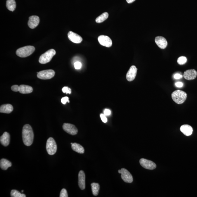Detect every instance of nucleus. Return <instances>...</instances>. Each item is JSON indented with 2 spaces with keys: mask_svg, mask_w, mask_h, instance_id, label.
Listing matches in <instances>:
<instances>
[{
  "mask_svg": "<svg viewBox=\"0 0 197 197\" xmlns=\"http://www.w3.org/2000/svg\"><path fill=\"white\" fill-rule=\"evenodd\" d=\"M23 141L27 146H30L33 143L34 137L33 129L30 125H25L22 131Z\"/></svg>",
  "mask_w": 197,
  "mask_h": 197,
  "instance_id": "1",
  "label": "nucleus"
},
{
  "mask_svg": "<svg viewBox=\"0 0 197 197\" xmlns=\"http://www.w3.org/2000/svg\"><path fill=\"white\" fill-rule=\"evenodd\" d=\"M172 98L176 103L182 104L186 101L187 98V94L183 91L177 90L172 93Z\"/></svg>",
  "mask_w": 197,
  "mask_h": 197,
  "instance_id": "2",
  "label": "nucleus"
},
{
  "mask_svg": "<svg viewBox=\"0 0 197 197\" xmlns=\"http://www.w3.org/2000/svg\"><path fill=\"white\" fill-rule=\"evenodd\" d=\"M35 50V48L33 46H27L18 49L16 53L18 56L24 58L31 55Z\"/></svg>",
  "mask_w": 197,
  "mask_h": 197,
  "instance_id": "3",
  "label": "nucleus"
},
{
  "mask_svg": "<svg viewBox=\"0 0 197 197\" xmlns=\"http://www.w3.org/2000/svg\"><path fill=\"white\" fill-rule=\"evenodd\" d=\"M56 54V51L54 49L48 50L39 57V63L42 64H45L49 62Z\"/></svg>",
  "mask_w": 197,
  "mask_h": 197,
  "instance_id": "4",
  "label": "nucleus"
},
{
  "mask_svg": "<svg viewBox=\"0 0 197 197\" xmlns=\"http://www.w3.org/2000/svg\"><path fill=\"white\" fill-rule=\"evenodd\" d=\"M46 149L48 154L53 155L56 153L57 150V146L55 140L53 138L50 137L46 142Z\"/></svg>",
  "mask_w": 197,
  "mask_h": 197,
  "instance_id": "5",
  "label": "nucleus"
},
{
  "mask_svg": "<svg viewBox=\"0 0 197 197\" xmlns=\"http://www.w3.org/2000/svg\"><path fill=\"white\" fill-rule=\"evenodd\" d=\"M55 75V72L52 70H42L37 72L38 78L42 80H48L52 78Z\"/></svg>",
  "mask_w": 197,
  "mask_h": 197,
  "instance_id": "6",
  "label": "nucleus"
},
{
  "mask_svg": "<svg viewBox=\"0 0 197 197\" xmlns=\"http://www.w3.org/2000/svg\"><path fill=\"white\" fill-rule=\"evenodd\" d=\"M141 165L144 168L148 170H153L156 167L155 163L146 159L141 158L139 160Z\"/></svg>",
  "mask_w": 197,
  "mask_h": 197,
  "instance_id": "7",
  "label": "nucleus"
},
{
  "mask_svg": "<svg viewBox=\"0 0 197 197\" xmlns=\"http://www.w3.org/2000/svg\"><path fill=\"white\" fill-rule=\"evenodd\" d=\"M98 40L99 44L102 46L110 48L112 45V41L109 37L101 35L98 37Z\"/></svg>",
  "mask_w": 197,
  "mask_h": 197,
  "instance_id": "8",
  "label": "nucleus"
},
{
  "mask_svg": "<svg viewBox=\"0 0 197 197\" xmlns=\"http://www.w3.org/2000/svg\"><path fill=\"white\" fill-rule=\"evenodd\" d=\"M63 128L65 131L70 135H75L78 133V130L76 126L70 123H64Z\"/></svg>",
  "mask_w": 197,
  "mask_h": 197,
  "instance_id": "9",
  "label": "nucleus"
},
{
  "mask_svg": "<svg viewBox=\"0 0 197 197\" xmlns=\"http://www.w3.org/2000/svg\"><path fill=\"white\" fill-rule=\"evenodd\" d=\"M120 170L121 172L120 174H121V177L122 180L126 183H132L133 182V179L130 172L125 168H122Z\"/></svg>",
  "mask_w": 197,
  "mask_h": 197,
  "instance_id": "10",
  "label": "nucleus"
},
{
  "mask_svg": "<svg viewBox=\"0 0 197 197\" xmlns=\"http://www.w3.org/2000/svg\"><path fill=\"white\" fill-rule=\"evenodd\" d=\"M137 68L134 65L130 67L126 76V79L129 82H132L134 80L137 73Z\"/></svg>",
  "mask_w": 197,
  "mask_h": 197,
  "instance_id": "11",
  "label": "nucleus"
},
{
  "mask_svg": "<svg viewBox=\"0 0 197 197\" xmlns=\"http://www.w3.org/2000/svg\"><path fill=\"white\" fill-rule=\"evenodd\" d=\"M39 18L37 16L33 15L29 18V20L28 22V25L29 27L32 29H34L37 27L39 24Z\"/></svg>",
  "mask_w": 197,
  "mask_h": 197,
  "instance_id": "12",
  "label": "nucleus"
},
{
  "mask_svg": "<svg viewBox=\"0 0 197 197\" xmlns=\"http://www.w3.org/2000/svg\"><path fill=\"white\" fill-rule=\"evenodd\" d=\"M68 36L69 39L74 43H80L83 41V39L81 37L77 34L72 31L69 32Z\"/></svg>",
  "mask_w": 197,
  "mask_h": 197,
  "instance_id": "13",
  "label": "nucleus"
},
{
  "mask_svg": "<svg viewBox=\"0 0 197 197\" xmlns=\"http://www.w3.org/2000/svg\"><path fill=\"white\" fill-rule=\"evenodd\" d=\"M155 41L156 44L161 49H165L167 46V41L165 38L163 37H157L155 38Z\"/></svg>",
  "mask_w": 197,
  "mask_h": 197,
  "instance_id": "14",
  "label": "nucleus"
},
{
  "mask_svg": "<svg viewBox=\"0 0 197 197\" xmlns=\"http://www.w3.org/2000/svg\"><path fill=\"white\" fill-rule=\"evenodd\" d=\"M197 73L196 70L192 69L186 70L184 73L183 76L187 80H192L196 78Z\"/></svg>",
  "mask_w": 197,
  "mask_h": 197,
  "instance_id": "15",
  "label": "nucleus"
},
{
  "mask_svg": "<svg viewBox=\"0 0 197 197\" xmlns=\"http://www.w3.org/2000/svg\"><path fill=\"white\" fill-rule=\"evenodd\" d=\"M85 174L83 170L79 172L78 175V184L82 190H84L86 187L85 183Z\"/></svg>",
  "mask_w": 197,
  "mask_h": 197,
  "instance_id": "16",
  "label": "nucleus"
},
{
  "mask_svg": "<svg viewBox=\"0 0 197 197\" xmlns=\"http://www.w3.org/2000/svg\"><path fill=\"white\" fill-rule=\"evenodd\" d=\"M10 135L7 132H4L0 138V142L1 145L4 146H8L10 142Z\"/></svg>",
  "mask_w": 197,
  "mask_h": 197,
  "instance_id": "17",
  "label": "nucleus"
},
{
  "mask_svg": "<svg viewBox=\"0 0 197 197\" xmlns=\"http://www.w3.org/2000/svg\"><path fill=\"white\" fill-rule=\"evenodd\" d=\"M180 130L184 134L187 136H191L193 133V130L192 127L188 125H184L182 126Z\"/></svg>",
  "mask_w": 197,
  "mask_h": 197,
  "instance_id": "18",
  "label": "nucleus"
},
{
  "mask_svg": "<svg viewBox=\"0 0 197 197\" xmlns=\"http://www.w3.org/2000/svg\"><path fill=\"white\" fill-rule=\"evenodd\" d=\"M14 108L12 105L10 104H3L0 107V112L1 113L10 114L13 111Z\"/></svg>",
  "mask_w": 197,
  "mask_h": 197,
  "instance_id": "19",
  "label": "nucleus"
},
{
  "mask_svg": "<svg viewBox=\"0 0 197 197\" xmlns=\"http://www.w3.org/2000/svg\"><path fill=\"white\" fill-rule=\"evenodd\" d=\"M33 91V88L27 85H21L20 86L19 92L22 94H28L32 93Z\"/></svg>",
  "mask_w": 197,
  "mask_h": 197,
  "instance_id": "20",
  "label": "nucleus"
},
{
  "mask_svg": "<svg viewBox=\"0 0 197 197\" xmlns=\"http://www.w3.org/2000/svg\"><path fill=\"white\" fill-rule=\"evenodd\" d=\"M11 163L5 159H1L0 161V167L3 170H6L8 167H11Z\"/></svg>",
  "mask_w": 197,
  "mask_h": 197,
  "instance_id": "21",
  "label": "nucleus"
},
{
  "mask_svg": "<svg viewBox=\"0 0 197 197\" xmlns=\"http://www.w3.org/2000/svg\"><path fill=\"white\" fill-rule=\"evenodd\" d=\"M71 146L72 149L76 152L80 154H83L84 152V148L79 144L73 143Z\"/></svg>",
  "mask_w": 197,
  "mask_h": 197,
  "instance_id": "22",
  "label": "nucleus"
},
{
  "mask_svg": "<svg viewBox=\"0 0 197 197\" xmlns=\"http://www.w3.org/2000/svg\"><path fill=\"white\" fill-rule=\"evenodd\" d=\"M6 7L10 11H13L15 10L16 4L15 0H7L6 1Z\"/></svg>",
  "mask_w": 197,
  "mask_h": 197,
  "instance_id": "23",
  "label": "nucleus"
},
{
  "mask_svg": "<svg viewBox=\"0 0 197 197\" xmlns=\"http://www.w3.org/2000/svg\"><path fill=\"white\" fill-rule=\"evenodd\" d=\"M108 17V14L107 12L103 13L101 15L98 16L96 19V22L97 23H101L106 20Z\"/></svg>",
  "mask_w": 197,
  "mask_h": 197,
  "instance_id": "24",
  "label": "nucleus"
},
{
  "mask_svg": "<svg viewBox=\"0 0 197 197\" xmlns=\"http://www.w3.org/2000/svg\"><path fill=\"white\" fill-rule=\"evenodd\" d=\"M92 191L94 195L96 196L98 195L100 189V186L98 183H92L91 184Z\"/></svg>",
  "mask_w": 197,
  "mask_h": 197,
  "instance_id": "25",
  "label": "nucleus"
},
{
  "mask_svg": "<svg viewBox=\"0 0 197 197\" xmlns=\"http://www.w3.org/2000/svg\"><path fill=\"white\" fill-rule=\"evenodd\" d=\"M11 196L12 197H26L24 194L21 193L18 191L13 189L11 191Z\"/></svg>",
  "mask_w": 197,
  "mask_h": 197,
  "instance_id": "26",
  "label": "nucleus"
},
{
  "mask_svg": "<svg viewBox=\"0 0 197 197\" xmlns=\"http://www.w3.org/2000/svg\"><path fill=\"white\" fill-rule=\"evenodd\" d=\"M187 58L186 57L181 56L178 58L177 62L179 65H183L186 64L187 62Z\"/></svg>",
  "mask_w": 197,
  "mask_h": 197,
  "instance_id": "27",
  "label": "nucleus"
},
{
  "mask_svg": "<svg viewBox=\"0 0 197 197\" xmlns=\"http://www.w3.org/2000/svg\"><path fill=\"white\" fill-rule=\"evenodd\" d=\"M62 91L63 93L66 94H70L71 93V89L68 87H64L62 89Z\"/></svg>",
  "mask_w": 197,
  "mask_h": 197,
  "instance_id": "28",
  "label": "nucleus"
},
{
  "mask_svg": "<svg viewBox=\"0 0 197 197\" xmlns=\"http://www.w3.org/2000/svg\"><path fill=\"white\" fill-rule=\"evenodd\" d=\"M60 197H68V195L66 189H62L61 192H60Z\"/></svg>",
  "mask_w": 197,
  "mask_h": 197,
  "instance_id": "29",
  "label": "nucleus"
},
{
  "mask_svg": "<svg viewBox=\"0 0 197 197\" xmlns=\"http://www.w3.org/2000/svg\"><path fill=\"white\" fill-rule=\"evenodd\" d=\"M82 65L80 62L77 61L75 63L74 67L76 70H79L81 68Z\"/></svg>",
  "mask_w": 197,
  "mask_h": 197,
  "instance_id": "30",
  "label": "nucleus"
},
{
  "mask_svg": "<svg viewBox=\"0 0 197 197\" xmlns=\"http://www.w3.org/2000/svg\"><path fill=\"white\" fill-rule=\"evenodd\" d=\"M11 89L13 91L18 92L19 90H20V86L17 85H13V86L11 87Z\"/></svg>",
  "mask_w": 197,
  "mask_h": 197,
  "instance_id": "31",
  "label": "nucleus"
},
{
  "mask_svg": "<svg viewBox=\"0 0 197 197\" xmlns=\"http://www.w3.org/2000/svg\"><path fill=\"white\" fill-rule=\"evenodd\" d=\"M68 97H65L61 99V102L63 104H65L67 102L70 103Z\"/></svg>",
  "mask_w": 197,
  "mask_h": 197,
  "instance_id": "32",
  "label": "nucleus"
},
{
  "mask_svg": "<svg viewBox=\"0 0 197 197\" xmlns=\"http://www.w3.org/2000/svg\"><path fill=\"white\" fill-rule=\"evenodd\" d=\"M100 117L102 120L103 122L104 123H106L107 122V119L106 115H104V114H100Z\"/></svg>",
  "mask_w": 197,
  "mask_h": 197,
  "instance_id": "33",
  "label": "nucleus"
},
{
  "mask_svg": "<svg viewBox=\"0 0 197 197\" xmlns=\"http://www.w3.org/2000/svg\"><path fill=\"white\" fill-rule=\"evenodd\" d=\"M183 76L182 75H181L180 73H176L174 75V78L175 79H179L182 78Z\"/></svg>",
  "mask_w": 197,
  "mask_h": 197,
  "instance_id": "34",
  "label": "nucleus"
},
{
  "mask_svg": "<svg viewBox=\"0 0 197 197\" xmlns=\"http://www.w3.org/2000/svg\"><path fill=\"white\" fill-rule=\"evenodd\" d=\"M111 112L110 110L106 109L104 111V114L106 116H109L111 114Z\"/></svg>",
  "mask_w": 197,
  "mask_h": 197,
  "instance_id": "35",
  "label": "nucleus"
},
{
  "mask_svg": "<svg viewBox=\"0 0 197 197\" xmlns=\"http://www.w3.org/2000/svg\"><path fill=\"white\" fill-rule=\"evenodd\" d=\"M175 86L176 87L181 88L183 86V84L181 82H177L175 83Z\"/></svg>",
  "mask_w": 197,
  "mask_h": 197,
  "instance_id": "36",
  "label": "nucleus"
},
{
  "mask_svg": "<svg viewBox=\"0 0 197 197\" xmlns=\"http://www.w3.org/2000/svg\"><path fill=\"white\" fill-rule=\"evenodd\" d=\"M136 0H126L127 2L128 3V4H131L134 1Z\"/></svg>",
  "mask_w": 197,
  "mask_h": 197,
  "instance_id": "37",
  "label": "nucleus"
},
{
  "mask_svg": "<svg viewBox=\"0 0 197 197\" xmlns=\"http://www.w3.org/2000/svg\"><path fill=\"white\" fill-rule=\"evenodd\" d=\"M22 191V192H23V190H22V191Z\"/></svg>",
  "mask_w": 197,
  "mask_h": 197,
  "instance_id": "38",
  "label": "nucleus"
}]
</instances>
